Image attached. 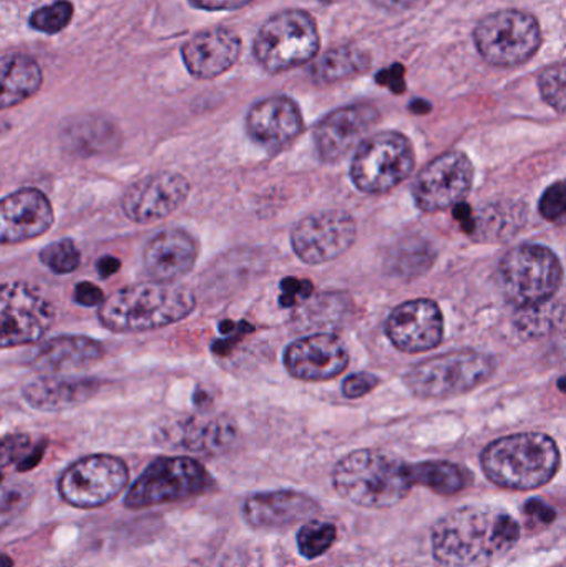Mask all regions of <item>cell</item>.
I'll return each mask as SVG.
<instances>
[{
	"mask_svg": "<svg viewBox=\"0 0 566 567\" xmlns=\"http://www.w3.org/2000/svg\"><path fill=\"white\" fill-rule=\"evenodd\" d=\"M415 105H422V103L414 102L412 103V109H415ZM415 113H425L424 110H422V106H419L418 110H415Z\"/></svg>",
	"mask_w": 566,
	"mask_h": 567,
	"instance_id": "cell-49",
	"label": "cell"
},
{
	"mask_svg": "<svg viewBox=\"0 0 566 567\" xmlns=\"http://www.w3.org/2000/svg\"><path fill=\"white\" fill-rule=\"evenodd\" d=\"M369 63H371V56L366 50L356 45H339L318 56L309 72L315 82L329 85V83L341 82L366 72Z\"/></svg>",
	"mask_w": 566,
	"mask_h": 567,
	"instance_id": "cell-29",
	"label": "cell"
},
{
	"mask_svg": "<svg viewBox=\"0 0 566 567\" xmlns=\"http://www.w3.org/2000/svg\"><path fill=\"white\" fill-rule=\"evenodd\" d=\"M246 130L265 148H282L301 133V110L288 96H271L249 110Z\"/></svg>",
	"mask_w": 566,
	"mask_h": 567,
	"instance_id": "cell-24",
	"label": "cell"
},
{
	"mask_svg": "<svg viewBox=\"0 0 566 567\" xmlns=\"http://www.w3.org/2000/svg\"><path fill=\"white\" fill-rule=\"evenodd\" d=\"M53 322L55 309L35 287L0 284V349L40 342Z\"/></svg>",
	"mask_w": 566,
	"mask_h": 567,
	"instance_id": "cell-12",
	"label": "cell"
},
{
	"mask_svg": "<svg viewBox=\"0 0 566 567\" xmlns=\"http://www.w3.org/2000/svg\"><path fill=\"white\" fill-rule=\"evenodd\" d=\"M548 302H550V300H548ZM548 302L521 309L522 313L518 316L517 323L518 329H521L525 336H538V333H544L552 329V323H555V313L552 316L548 310H545Z\"/></svg>",
	"mask_w": 566,
	"mask_h": 567,
	"instance_id": "cell-38",
	"label": "cell"
},
{
	"mask_svg": "<svg viewBox=\"0 0 566 567\" xmlns=\"http://www.w3.org/2000/svg\"><path fill=\"white\" fill-rule=\"evenodd\" d=\"M105 357V347L85 336H59L40 343L29 365L40 377H60L89 369Z\"/></svg>",
	"mask_w": 566,
	"mask_h": 567,
	"instance_id": "cell-23",
	"label": "cell"
},
{
	"mask_svg": "<svg viewBox=\"0 0 566 567\" xmlns=\"http://www.w3.org/2000/svg\"><path fill=\"white\" fill-rule=\"evenodd\" d=\"M378 82L389 86L392 92L402 93V90L405 89L404 69L401 65L391 66L385 72L379 73Z\"/></svg>",
	"mask_w": 566,
	"mask_h": 567,
	"instance_id": "cell-44",
	"label": "cell"
},
{
	"mask_svg": "<svg viewBox=\"0 0 566 567\" xmlns=\"http://www.w3.org/2000/svg\"><path fill=\"white\" fill-rule=\"evenodd\" d=\"M525 219V209L514 203L484 206L478 213L471 209L462 228L477 241H498L515 235Z\"/></svg>",
	"mask_w": 566,
	"mask_h": 567,
	"instance_id": "cell-28",
	"label": "cell"
},
{
	"mask_svg": "<svg viewBox=\"0 0 566 567\" xmlns=\"http://www.w3.org/2000/svg\"><path fill=\"white\" fill-rule=\"evenodd\" d=\"M35 443L25 433H17L0 440V473L10 466H19L32 452Z\"/></svg>",
	"mask_w": 566,
	"mask_h": 567,
	"instance_id": "cell-37",
	"label": "cell"
},
{
	"mask_svg": "<svg viewBox=\"0 0 566 567\" xmlns=\"http://www.w3.org/2000/svg\"><path fill=\"white\" fill-rule=\"evenodd\" d=\"M481 465L494 485L531 492L555 478L562 455L557 442L545 433H517L492 442L482 452Z\"/></svg>",
	"mask_w": 566,
	"mask_h": 567,
	"instance_id": "cell-3",
	"label": "cell"
},
{
	"mask_svg": "<svg viewBox=\"0 0 566 567\" xmlns=\"http://www.w3.org/2000/svg\"><path fill=\"white\" fill-rule=\"evenodd\" d=\"M213 478L202 463L189 456H162L150 463L126 492L125 508H153L208 492Z\"/></svg>",
	"mask_w": 566,
	"mask_h": 567,
	"instance_id": "cell-5",
	"label": "cell"
},
{
	"mask_svg": "<svg viewBox=\"0 0 566 567\" xmlns=\"http://www.w3.org/2000/svg\"><path fill=\"white\" fill-rule=\"evenodd\" d=\"M73 299L79 306L100 307L105 300V293L95 284L85 281L76 284L75 290H73Z\"/></svg>",
	"mask_w": 566,
	"mask_h": 567,
	"instance_id": "cell-42",
	"label": "cell"
},
{
	"mask_svg": "<svg viewBox=\"0 0 566 567\" xmlns=\"http://www.w3.org/2000/svg\"><path fill=\"white\" fill-rule=\"evenodd\" d=\"M379 9L388 10V12H404V10L414 7L419 0H371Z\"/></svg>",
	"mask_w": 566,
	"mask_h": 567,
	"instance_id": "cell-48",
	"label": "cell"
},
{
	"mask_svg": "<svg viewBox=\"0 0 566 567\" xmlns=\"http://www.w3.org/2000/svg\"><path fill=\"white\" fill-rule=\"evenodd\" d=\"M122 268V261L115 256H103L99 262H96V272H99L100 278L109 279L112 276H115L116 272Z\"/></svg>",
	"mask_w": 566,
	"mask_h": 567,
	"instance_id": "cell-46",
	"label": "cell"
},
{
	"mask_svg": "<svg viewBox=\"0 0 566 567\" xmlns=\"http://www.w3.org/2000/svg\"><path fill=\"white\" fill-rule=\"evenodd\" d=\"M379 122L371 105H349L322 118L315 130L316 150L322 162L335 163L358 148Z\"/></svg>",
	"mask_w": 566,
	"mask_h": 567,
	"instance_id": "cell-18",
	"label": "cell"
},
{
	"mask_svg": "<svg viewBox=\"0 0 566 567\" xmlns=\"http://www.w3.org/2000/svg\"><path fill=\"white\" fill-rule=\"evenodd\" d=\"M502 292L518 309L548 302L560 289L564 269L554 251L541 245L511 249L498 266Z\"/></svg>",
	"mask_w": 566,
	"mask_h": 567,
	"instance_id": "cell-7",
	"label": "cell"
},
{
	"mask_svg": "<svg viewBox=\"0 0 566 567\" xmlns=\"http://www.w3.org/2000/svg\"><path fill=\"white\" fill-rule=\"evenodd\" d=\"M332 485L352 505L384 509L401 503L414 483L408 463L378 450H358L336 465Z\"/></svg>",
	"mask_w": 566,
	"mask_h": 567,
	"instance_id": "cell-4",
	"label": "cell"
},
{
	"mask_svg": "<svg viewBox=\"0 0 566 567\" xmlns=\"http://www.w3.org/2000/svg\"><path fill=\"white\" fill-rule=\"evenodd\" d=\"M472 185L474 165L469 156L462 152H447L419 173L412 195L422 212L439 213L464 202Z\"/></svg>",
	"mask_w": 566,
	"mask_h": 567,
	"instance_id": "cell-13",
	"label": "cell"
},
{
	"mask_svg": "<svg viewBox=\"0 0 566 567\" xmlns=\"http://www.w3.org/2000/svg\"><path fill=\"white\" fill-rule=\"evenodd\" d=\"M338 538V529L331 523L309 519L298 533V548L305 558L315 559L325 555Z\"/></svg>",
	"mask_w": 566,
	"mask_h": 567,
	"instance_id": "cell-32",
	"label": "cell"
},
{
	"mask_svg": "<svg viewBox=\"0 0 566 567\" xmlns=\"http://www.w3.org/2000/svg\"><path fill=\"white\" fill-rule=\"evenodd\" d=\"M73 6L69 0H59V2L50 3V6L37 9L35 12L30 16V27L39 32L53 33L62 32L72 22Z\"/></svg>",
	"mask_w": 566,
	"mask_h": 567,
	"instance_id": "cell-35",
	"label": "cell"
},
{
	"mask_svg": "<svg viewBox=\"0 0 566 567\" xmlns=\"http://www.w3.org/2000/svg\"><path fill=\"white\" fill-rule=\"evenodd\" d=\"M43 453H45V443L40 442L39 445L33 446L32 452H30V455L27 456L25 460H23L22 463H20L19 466H17V470H19L20 473L30 472V470L35 468L37 465H39L40 462H42Z\"/></svg>",
	"mask_w": 566,
	"mask_h": 567,
	"instance_id": "cell-47",
	"label": "cell"
},
{
	"mask_svg": "<svg viewBox=\"0 0 566 567\" xmlns=\"http://www.w3.org/2000/svg\"><path fill=\"white\" fill-rule=\"evenodd\" d=\"M196 9L219 12V10H236L248 6L251 0H189Z\"/></svg>",
	"mask_w": 566,
	"mask_h": 567,
	"instance_id": "cell-43",
	"label": "cell"
},
{
	"mask_svg": "<svg viewBox=\"0 0 566 567\" xmlns=\"http://www.w3.org/2000/svg\"><path fill=\"white\" fill-rule=\"evenodd\" d=\"M102 382L96 379L40 377L22 390L25 402L37 412L55 413L75 409L99 393Z\"/></svg>",
	"mask_w": 566,
	"mask_h": 567,
	"instance_id": "cell-26",
	"label": "cell"
},
{
	"mask_svg": "<svg viewBox=\"0 0 566 567\" xmlns=\"http://www.w3.org/2000/svg\"><path fill=\"white\" fill-rule=\"evenodd\" d=\"M189 196V183L176 172H156L133 182L122 196V212L136 225H152L178 212Z\"/></svg>",
	"mask_w": 566,
	"mask_h": 567,
	"instance_id": "cell-15",
	"label": "cell"
},
{
	"mask_svg": "<svg viewBox=\"0 0 566 567\" xmlns=\"http://www.w3.org/2000/svg\"><path fill=\"white\" fill-rule=\"evenodd\" d=\"M474 40L481 55L492 65L517 66L537 53L542 30L532 13L502 10L478 23Z\"/></svg>",
	"mask_w": 566,
	"mask_h": 567,
	"instance_id": "cell-11",
	"label": "cell"
},
{
	"mask_svg": "<svg viewBox=\"0 0 566 567\" xmlns=\"http://www.w3.org/2000/svg\"><path fill=\"white\" fill-rule=\"evenodd\" d=\"M241 53L238 33L225 27H213L193 35L183 45L182 59L195 79L212 80L228 72Z\"/></svg>",
	"mask_w": 566,
	"mask_h": 567,
	"instance_id": "cell-21",
	"label": "cell"
},
{
	"mask_svg": "<svg viewBox=\"0 0 566 567\" xmlns=\"http://www.w3.org/2000/svg\"><path fill=\"white\" fill-rule=\"evenodd\" d=\"M52 203L37 188H22L0 199V245H22L50 231Z\"/></svg>",
	"mask_w": 566,
	"mask_h": 567,
	"instance_id": "cell-16",
	"label": "cell"
},
{
	"mask_svg": "<svg viewBox=\"0 0 566 567\" xmlns=\"http://www.w3.org/2000/svg\"><path fill=\"white\" fill-rule=\"evenodd\" d=\"M60 142L69 155L93 158L116 152L122 143L119 126L103 115L85 113L72 116L60 128Z\"/></svg>",
	"mask_w": 566,
	"mask_h": 567,
	"instance_id": "cell-25",
	"label": "cell"
},
{
	"mask_svg": "<svg viewBox=\"0 0 566 567\" xmlns=\"http://www.w3.org/2000/svg\"><path fill=\"white\" fill-rule=\"evenodd\" d=\"M285 363L295 379L325 382L348 369L349 355L335 336L316 333L292 342L286 349Z\"/></svg>",
	"mask_w": 566,
	"mask_h": 567,
	"instance_id": "cell-20",
	"label": "cell"
},
{
	"mask_svg": "<svg viewBox=\"0 0 566 567\" xmlns=\"http://www.w3.org/2000/svg\"><path fill=\"white\" fill-rule=\"evenodd\" d=\"M354 218L341 209L312 213L291 233L296 256L306 265L318 266L344 255L356 241Z\"/></svg>",
	"mask_w": 566,
	"mask_h": 567,
	"instance_id": "cell-14",
	"label": "cell"
},
{
	"mask_svg": "<svg viewBox=\"0 0 566 567\" xmlns=\"http://www.w3.org/2000/svg\"><path fill=\"white\" fill-rule=\"evenodd\" d=\"M385 333L402 352H428L444 339V317L432 300H409L392 310Z\"/></svg>",
	"mask_w": 566,
	"mask_h": 567,
	"instance_id": "cell-17",
	"label": "cell"
},
{
	"mask_svg": "<svg viewBox=\"0 0 566 567\" xmlns=\"http://www.w3.org/2000/svg\"><path fill=\"white\" fill-rule=\"evenodd\" d=\"M495 372V360L477 350H454L432 357L405 375L415 396L444 400L477 389Z\"/></svg>",
	"mask_w": 566,
	"mask_h": 567,
	"instance_id": "cell-6",
	"label": "cell"
},
{
	"mask_svg": "<svg viewBox=\"0 0 566 567\" xmlns=\"http://www.w3.org/2000/svg\"><path fill=\"white\" fill-rule=\"evenodd\" d=\"M198 243L183 229H165L143 249V268L156 282H178L195 268Z\"/></svg>",
	"mask_w": 566,
	"mask_h": 567,
	"instance_id": "cell-22",
	"label": "cell"
},
{
	"mask_svg": "<svg viewBox=\"0 0 566 567\" xmlns=\"http://www.w3.org/2000/svg\"><path fill=\"white\" fill-rule=\"evenodd\" d=\"M179 445L195 453H218L235 439L231 423L222 419H188L178 429Z\"/></svg>",
	"mask_w": 566,
	"mask_h": 567,
	"instance_id": "cell-30",
	"label": "cell"
},
{
	"mask_svg": "<svg viewBox=\"0 0 566 567\" xmlns=\"http://www.w3.org/2000/svg\"><path fill=\"white\" fill-rule=\"evenodd\" d=\"M379 385V379L372 373H352L342 383V393L346 399H361Z\"/></svg>",
	"mask_w": 566,
	"mask_h": 567,
	"instance_id": "cell-40",
	"label": "cell"
},
{
	"mask_svg": "<svg viewBox=\"0 0 566 567\" xmlns=\"http://www.w3.org/2000/svg\"><path fill=\"white\" fill-rule=\"evenodd\" d=\"M415 155L408 136L382 132L366 138L352 159V183L368 195L391 192L414 172Z\"/></svg>",
	"mask_w": 566,
	"mask_h": 567,
	"instance_id": "cell-9",
	"label": "cell"
},
{
	"mask_svg": "<svg viewBox=\"0 0 566 567\" xmlns=\"http://www.w3.org/2000/svg\"><path fill=\"white\" fill-rule=\"evenodd\" d=\"M541 213L547 221H562L566 213V192L562 182L552 185L541 199Z\"/></svg>",
	"mask_w": 566,
	"mask_h": 567,
	"instance_id": "cell-39",
	"label": "cell"
},
{
	"mask_svg": "<svg viewBox=\"0 0 566 567\" xmlns=\"http://www.w3.org/2000/svg\"><path fill=\"white\" fill-rule=\"evenodd\" d=\"M538 86H541L542 96L545 102L557 110L558 113L565 112V65L547 66L538 76Z\"/></svg>",
	"mask_w": 566,
	"mask_h": 567,
	"instance_id": "cell-36",
	"label": "cell"
},
{
	"mask_svg": "<svg viewBox=\"0 0 566 567\" xmlns=\"http://www.w3.org/2000/svg\"><path fill=\"white\" fill-rule=\"evenodd\" d=\"M130 470L119 456L89 455L76 460L59 480V495L76 509H96L109 505L125 492Z\"/></svg>",
	"mask_w": 566,
	"mask_h": 567,
	"instance_id": "cell-10",
	"label": "cell"
},
{
	"mask_svg": "<svg viewBox=\"0 0 566 567\" xmlns=\"http://www.w3.org/2000/svg\"><path fill=\"white\" fill-rule=\"evenodd\" d=\"M243 518L251 528L285 529L315 519L321 506L296 489L256 493L243 503Z\"/></svg>",
	"mask_w": 566,
	"mask_h": 567,
	"instance_id": "cell-19",
	"label": "cell"
},
{
	"mask_svg": "<svg viewBox=\"0 0 566 567\" xmlns=\"http://www.w3.org/2000/svg\"><path fill=\"white\" fill-rule=\"evenodd\" d=\"M525 513L537 518L542 523H552L555 519V509L548 506L547 503L538 502V499H532L527 506H525Z\"/></svg>",
	"mask_w": 566,
	"mask_h": 567,
	"instance_id": "cell-45",
	"label": "cell"
},
{
	"mask_svg": "<svg viewBox=\"0 0 566 567\" xmlns=\"http://www.w3.org/2000/svg\"><path fill=\"white\" fill-rule=\"evenodd\" d=\"M282 297L281 306L292 307L298 303L299 300L306 299L311 296L312 286L308 281H299V279H285L281 284Z\"/></svg>",
	"mask_w": 566,
	"mask_h": 567,
	"instance_id": "cell-41",
	"label": "cell"
},
{
	"mask_svg": "<svg viewBox=\"0 0 566 567\" xmlns=\"http://www.w3.org/2000/svg\"><path fill=\"white\" fill-rule=\"evenodd\" d=\"M43 83L39 62L23 53L0 56V110L13 109L32 99Z\"/></svg>",
	"mask_w": 566,
	"mask_h": 567,
	"instance_id": "cell-27",
	"label": "cell"
},
{
	"mask_svg": "<svg viewBox=\"0 0 566 567\" xmlns=\"http://www.w3.org/2000/svg\"><path fill=\"white\" fill-rule=\"evenodd\" d=\"M195 306V293L179 284H132L105 296L99 320L115 333L150 332L186 319Z\"/></svg>",
	"mask_w": 566,
	"mask_h": 567,
	"instance_id": "cell-2",
	"label": "cell"
},
{
	"mask_svg": "<svg viewBox=\"0 0 566 567\" xmlns=\"http://www.w3.org/2000/svg\"><path fill=\"white\" fill-rule=\"evenodd\" d=\"M522 529L517 519L494 506L469 505L442 516L432 528V555L445 567H472L507 555Z\"/></svg>",
	"mask_w": 566,
	"mask_h": 567,
	"instance_id": "cell-1",
	"label": "cell"
},
{
	"mask_svg": "<svg viewBox=\"0 0 566 567\" xmlns=\"http://www.w3.org/2000/svg\"><path fill=\"white\" fill-rule=\"evenodd\" d=\"M33 498L32 486L27 483H2L0 485V532L12 525Z\"/></svg>",
	"mask_w": 566,
	"mask_h": 567,
	"instance_id": "cell-34",
	"label": "cell"
},
{
	"mask_svg": "<svg viewBox=\"0 0 566 567\" xmlns=\"http://www.w3.org/2000/svg\"><path fill=\"white\" fill-rule=\"evenodd\" d=\"M412 483L442 496L461 493L469 485V473L451 462H424L409 465Z\"/></svg>",
	"mask_w": 566,
	"mask_h": 567,
	"instance_id": "cell-31",
	"label": "cell"
},
{
	"mask_svg": "<svg viewBox=\"0 0 566 567\" xmlns=\"http://www.w3.org/2000/svg\"><path fill=\"white\" fill-rule=\"evenodd\" d=\"M40 262L53 275H72L82 265V252L72 239H60L40 251Z\"/></svg>",
	"mask_w": 566,
	"mask_h": 567,
	"instance_id": "cell-33",
	"label": "cell"
},
{
	"mask_svg": "<svg viewBox=\"0 0 566 567\" xmlns=\"http://www.w3.org/2000/svg\"><path fill=\"white\" fill-rule=\"evenodd\" d=\"M253 50L266 72L281 73L296 69L318 55V25L305 10H285L261 27Z\"/></svg>",
	"mask_w": 566,
	"mask_h": 567,
	"instance_id": "cell-8",
	"label": "cell"
}]
</instances>
